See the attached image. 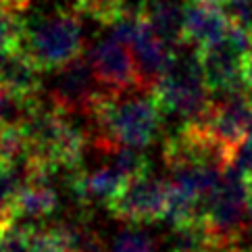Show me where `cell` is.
Masks as SVG:
<instances>
[{
    "instance_id": "cell-18",
    "label": "cell",
    "mask_w": 252,
    "mask_h": 252,
    "mask_svg": "<svg viewBox=\"0 0 252 252\" xmlns=\"http://www.w3.org/2000/svg\"><path fill=\"white\" fill-rule=\"evenodd\" d=\"M155 250H157L155 242H152L146 233L136 231V229L123 231L109 246V252H155Z\"/></svg>"
},
{
    "instance_id": "cell-14",
    "label": "cell",
    "mask_w": 252,
    "mask_h": 252,
    "mask_svg": "<svg viewBox=\"0 0 252 252\" xmlns=\"http://www.w3.org/2000/svg\"><path fill=\"white\" fill-rule=\"evenodd\" d=\"M30 157V144L19 121L0 119V163L23 169Z\"/></svg>"
},
{
    "instance_id": "cell-16",
    "label": "cell",
    "mask_w": 252,
    "mask_h": 252,
    "mask_svg": "<svg viewBox=\"0 0 252 252\" xmlns=\"http://www.w3.org/2000/svg\"><path fill=\"white\" fill-rule=\"evenodd\" d=\"M113 167L123 175L125 182H136L140 177L148 175V158L140 148L133 146H117L113 152Z\"/></svg>"
},
{
    "instance_id": "cell-8",
    "label": "cell",
    "mask_w": 252,
    "mask_h": 252,
    "mask_svg": "<svg viewBox=\"0 0 252 252\" xmlns=\"http://www.w3.org/2000/svg\"><path fill=\"white\" fill-rule=\"evenodd\" d=\"M133 57H136L142 86L146 92H155V86L160 82L167 71L173 67V63L179 55V50L171 48L165 40H160V35L155 32V28L146 19V15H142L138 35L131 44Z\"/></svg>"
},
{
    "instance_id": "cell-1",
    "label": "cell",
    "mask_w": 252,
    "mask_h": 252,
    "mask_svg": "<svg viewBox=\"0 0 252 252\" xmlns=\"http://www.w3.org/2000/svg\"><path fill=\"white\" fill-rule=\"evenodd\" d=\"M163 113L155 92H140L138 96L102 92L90 111V119L98 129L96 146L109 155L117 146L146 148L157 138Z\"/></svg>"
},
{
    "instance_id": "cell-13",
    "label": "cell",
    "mask_w": 252,
    "mask_h": 252,
    "mask_svg": "<svg viewBox=\"0 0 252 252\" xmlns=\"http://www.w3.org/2000/svg\"><path fill=\"white\" fill-rule=\"evenodd\" d=\"M59 196L46 182H25L15 200V217L40 219L55 213Z\"/></svg>"
},
{
    "instance_id": "cell-20",
    "label": "cell",
    "mask_w": 252,
    "mask_h": 252,
    "mask_svg": "<svg viewBox=\"0 0 252 252\" xmlns=\"http://www.w3.org/2000/svg\"><path fill=\"white\" fill-rule=\"evenodd\" d=\"M33 104H35V102H33ZM30 106H32V104H30ZM30 106H25V104H21V102H17L15 98H13L11 94H8L4 88H0V119L15 121L11 115H15V113H17V109L25 113V111L30 109Z\"/></svg>"
},
{
    "instance_id": "cell-2",
    "label": "cell",
    "mask_w": 252,
    "mask_h": 252,
    "mask_svg": "<svg viewBox=\"0 0 252 252\" xmlns=\"http://www.w3.org/2000/svg\"><path fill=\"white\" fill-rule=\"evenodd\" d=\"M23 50L42 71H57L84 57V33L77 15L59 11L28 25Z\"/></svg>"
},
{
    "instance_id": "cell-12",
    "label": "cell",
    "mask_w": 252,
    "mask_h": 252,
    "mask_svg": "<svg viewBox=\"0 0 252 252\" xmlns=\"http://www.w3.org/2000/svg\"><path fill=\"white\" fill-rule=\"evenodd\" d=\"M146 19L171 48L179 50L186 42V2L179 0H148Z\"/></svg>"
},
{
    "instance_id": "cell-9",
    "label": "cell",
    "mask_w": 252,
    "mask_h": 252,
    "mask_svg": "<svg viewBox=\"0 0 252 252\" xmlns=\"http://www.w3.org/2000/svg\"><path fill=\"white\" fill-rule=\"evenodd\" d=\"M40 73L42 69L30 59L23 48L8 52L0 59V88H4L17 102L25 106L38 102L42 86Z\"/></svg>"
},
{
    "instance_id": "cell-24",
    "label": "cell",
    "mask_w": 252,
    "mask_h": 252,
    "mask_svg": "<svg viewBox=\"0 0 252 252\" xmlns=\"http://www.w3.org/2000/svg\"><path fill=\"white\" fill-rule=\"evenodd\" d=\"M248 55L252 57V32H250V48H248Z\"/></svg>"
},
{
    "instance_id": "cell-6",
    "label": "cell",
    "mask_w": 252,
    "mask_h": 252,
    "mask_svg": "<svg viewBox=\"0 0 252 252\" xmlns=\"http://www.w3.org/2000/svg\"><path fill=\"white\" fill-rule=\"evenodd\" d=\"M171 186L158 177H140L129 182L119 196L106 204L113 217L127 223H152L167 219Z\"/></svg>"
},
{
    "instance_id": "cell-23",
    "label": "cell",
    "mask_w": 252,
    "mask_h": 252,
    "mask_svg": "<svg viewBox=\"0 0 252 252\" xmlns=\"http://www.w3.org/2000/svg\"><path fill=\"white\" fill-rule=\"evenodd\" d=\"M131 4V0H125V6H129ZM146 4H148V0H133V6H136V11L144 13L146 11Z\"/></svg>"
},
{
    "instance_id": "cell-25",
    "label": "cell",
    "mask_w": 252,
    "mask_h": 252,
    "mask_svg": "<svg viewBox=\"0 0 252 252\" xmlns=\"http://www.w3.org/2000/svg\"><path fill=\"white\" fill-rule=\"evenodd\" d=\"M206 2H215V4H221L223 0H206Z\"/></svg>"
},
{
    "instance_id": "cell-11",
    "label": "cell",
    "mask_w": 252,
    "mask_h": 252,
    "mask_svg": "<svg viewBox=\"0 0 252 252\" xmlns=\"http://www.w3.org/2000/svg\"><path fill=\"white\" fill-rule=\"evenodd\" d=\"M127 186L123 175L113 165L96 167L94 171H77L71 179V188L77 200L84 204L90 202H104L109 204L115 196H119L121 190Z\"/></svg>"
},
{
    "instance_id": "cell-3",
    "label": "cell",
    "mask_w": 252,
    "mask_h": 252,
    "mask_svg": "<svg viewBox=\"0 0 252 252\" xmlns=\"http://www.w3.org/2000/svg\"><path fill=\"white\" fill-rule=\"evenodd\" d=\"M211 90L204 82V73L198 55H188L175 59L173 67L160 77L155 86V96L158 98L165 113H175L186 121H198L211 109Z\"/></svg>"
},
{
    "instance_id": "cell-17",
    "label": "cell",
    "mask_w": 252,
    "mask_h": 252,
    "mask_svg": "<svg viewBox=\"0 0 252 252\" xmlns=\"http://www.w3.org/2000/svg\"><path fill=\"white\" fill-rule=\"evenodd\" d=\"M77 13L94 21L113 25L125 13V0H75Z\"/></svg>"
},
{
    "instance_id": "cell-19",
    "label": "cell",
    "mask_w": 252,
    "mask_h": 252,
    "mask_svg": "<svg viewBox=\"0 0 252 252\" xmlns=\"http://www.w3.org/2000/svg\"><path fill=\"white\" fill-rule=\"evenodd\" d=\"M0 252H32V227H17V223L0 233Z\"/></svg>"
},
{
    "instance_id": "cell-4",
    "label": "cell",
    "mask_w": 252,
    "mask_h": 252,
    "mask_svg": "<svg viewBox=\"0 0 252 252\" xmlns=\"http://www.w3.org/2000/svg\"><path fill=\"white\" fill-rule=\"evenodd\" d=\"M250 48V33L231 25L229 32L204 48H196L204 82L211 92L238 94L244 90V65Z\"/></svg>"
},
{
    "instance_id": "cell-22",
    "label": "cell",
    "mask_w": 252,
    "mask_h": 252,
    "mask_svg": "<svg viewBox=\"0 0 252 252\" xmlns=\"http://www.w3.org/2000/svg\"><path fill=\"white\" fill-rule=\"evenodd\" d=\"M244 90H246V94L252 96V57L250 55L244 65Z\"/></svg>"
},
{
    "instance_id": "cell-10",
    "label": "cell",
    "mask_w": 252,
    "mask_h": 252,
    "mask_svg": "<svg viewBox=\"0 0 252 252\" xmlns=\"http://www.w3.org/2000/svg\"><path fill=\"white\" fill-rule=\"evenodd\" d=\"M231 21L221 4L206 0H186V42L194 48H204L229 32Z\"/></svg>"
},
{
    "instance_id": "cell-5",
    "label": "cell",
    "mask_w": 252,
    "mask_h": 252,
    "mask_svg": "<svg viewBox=\"0 0 252 252\" xmlns=\"http://www.w3.org/2000/svg\"><path fill=\"white\" fill-rule=\"evenodd\" d=\"M88 61L104 92L115 96L146 92L142 86L140 69L136 57H133V50H129L127 44L115 38L100 40L88 52Z\"/></svg>"
},
{
    "instance_id": "cell-15",
    "label": "cell",
    "mask_w": 252,
    "mask_h": 252,
    "mask_svg": "<svg viewBox=\"0 0 252 252\" xmlns=\"http://www.w3.org/2000/svg\"><path fill=\"white\" fill-rule=\"evenodd\" d=\"M28 21L21 13H15L6 6H0V59L8 52L21 50Z\"/></svg>"
},
{
    "instance_id": "cell-21",
    "label": "cell",
    "mask_w": 252,
    "mask_h": 252,
    "mask_svg": "<svg viewBox=\"0 0 252 252\" xmlns=\"http://www.w3.org/2000/svg\"><path fill=\"white\" fill-rule=\"evenodd\" d=\"M0 6H6L15 13H25V8L30 6V0H0Z\"/></svg>"
},
{
    "instance_id": "cell-7",
    "label": "cell",
    "mask_w": 252,
    "mask_h": 252,
    "mask_svg": "<svg viewBox=\"0 0 252 252\" xmlns=\"http://www.w3.org/2000/svg\"><path fill=\"white\" fill-rule=\"evenodd\" d=\"M104 92L86 57L57 69L55 82L50 88V100L57 111L65 115H90L98 96Z\"/></svg>"
}]
</instances>
